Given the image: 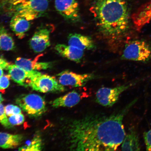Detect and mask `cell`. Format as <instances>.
Here are the masks:
<instances>
[{"label": "cell", "mask_w": 151, "mask_h": 151, "mask_svg": "<svg viewBox=\"0 0 151 151\" xmlns=\"http://www.w3.org/2000/svg\"><path fill=\"white\" fill-rule=\"evenodd\" d=\"M136 28L139 31L151 22V1L137 9L132 16Z\"/></svg>", "instance_id": "12"}, {"label": "cell", "mask_w": 151, "mask_h": 151, "mask_svg": "<svg viewBox=\"0 0 151 151\" xmlns=\"http://www.w3.org/2000/svg\"><path fill=\"white\" fill-rule=\"evenodd\" d=\"M133 84L123 85L112 88H100L96 92V101L103 106L112 107L118 101L121 94L131 87Z\"/></svg>", "instance_id": "7"}, {"label": "cell", "mask_w": 151, "mask_h": 151, "mask_svg": "<svg viewBox=\"0 0 151 151\" xmlns=\"http://www.w3.org/2000/svg\"><path fill=\"white\" fill-rule=\"evenodd\" d=\"M122 58L132 61H148L151 59V47L145 41H132L126 45Z\"/></svg>", "instance_id": "3"}, {"label": "cell", "mask_w": 151, "mask_h": 151, "mask_svg": "<svg viewBox=\"0 0 151 151\" xmlns=\"http://www.w3.org/2000/svg\"><path fill=\"white\" fill-rule=\"evenodd\" d=\"M16 6V14L31 21L45 14L49 2L48 0H25Z\"/></svg>", "instance_id": "5"}, {"label": "cell", "mask_w": 151, "mask_h": 151, "mask_svg": "<svg viewBox=\"0 0 151 151\" xmlns=\"http://www.w3.org/2000/svg\"><path fill=\"white\" fill-rule=\"evenodd\" d=\"M8 120L11 126L19 125L22 124L24 122V117L23 114L21 113L9 116Z\"/></svg>", "instance_id": "23"}, {"label": "cell", "mask_w": 151, "mask_h": 151, "mask_svg": "<svg viewBox=\"0 0 151 151\" xmlns=\"http://www.w3.org/2000/svg\"><path fill=\"white\" fill-rule=\"evenodd\" d=\"M68 43L70 46L80 50H92L95 48V45L90 37L77 33L70 34L68 36Z\"/></svg>", "instance_id": "15"}, {"label": "cell", "mask_w": 151, "mask_h": 151, "mask_svg": "<svg viewBox=\"0 0 151 151\" xmlns=\"http://www.w3.org/2000/svg\"><path fill=\"white\" fill-rule=\"evenodd\" d=\"M9 75H3L0 77V90L6 89L9 86Z\"/></svg>", "instance_id": "25"}, {"label": "cell", "mask_w": 151, "mask_h": 151, "mask_svg": "<svg viewBox=\"0 0 151 151\" xmlns=\"http://www.w3.org/2000/svg\"><path fill=\"white\" fill-rule=\"evenodd\" d=\"M11 64L5 59L0 58V67L3 69L7 70Z\"/></svg>", "instance_id": "27"}, {"label": "cell", "mask_w": 151, "mask_h": 151, "mask_svg": "<svg viewBox=\"0 0 151 151\" xmlns=\"http://www.w3.org/2000/svg\"><path fill=\"white\" fill-rule=\"evenodd\" d=\"M143 137L147 150L151 151V129L145 132L143 134Z\"/></svg>", "instance_id": "26"}, {"label": "cell", "mask_w": 151, "mask_h": 151, "mask_svg": "<svg viewBox=\"0 0 151 151\" xmlns=\"http://www.w3.org/2000/svg\"><path fill=\"white\" fill-rule=\"evenodd\" d=\"M82 99V95L74 90L51 101L50 104L52 107L56 108L72 107L78 104Z\"/></svg>", "instance_id": "13"}, {"label": "cell", "mask_w": 151, "mask_h": 151, "mask_svg": "<svg viewBox=\"0 0 151 151\" xmlns=\"http://www.w3.org/2000/svg\"><path fill=\"white\" fill-rule=\"evenodd\" d=\"M16 103L29 116L38 117L46 111V103L41 96L35 94H24L17 98Z\"/></svg>", "instance_id": "4"}, {"label": "cell", "mask_w": 151, "mask_h": 151, "mask_svg": "<svg viewBox=\"0 0 151 151\" xmlns=\"http://www.w3.org/2000/svg\"><path fill=\"white\" fill-rule=\"evenodd\" d=\"M16 48L14 39L3 25H0V50L12 51Z\"/></svg>", "instance_id": "19"}, {"label": "cell", "mask_w": 151, "mask_h": 151, "mask_svg": "<svg viewBox=\"0 0 151 151\" xmlns=\"http://www.w3.org/2000/svg\"><path fill=\"white\" fill-rule=\"evenodd\" d=\"M41 141L39 137L36 138L29 144L19 149L20 150L39 151L41 150Z\"/></svg>", "instance_id": "21"}, {"label": "cell", "mask_w": 151, "mask_h": 151, "mask_svg": "<svg viewBox=\"0 0 151 151\" xmlns=\"http://www.w3.org/2000/svg\"><path fill=\"white\" fill-rule=\"evenodd\" d=\"M55 6L57 11L68 22L75 23L80 21L78 0H55Z\"/></svg>", "instance_id": "8"}, {"label": "cell", "mask_w": 151, "mask_h": 151, "mask_svg": "<svg viewBox=\"0 0 151 151\" xmlns=\"http://www.w3.org/2000/svg\"><path fill=\"white\" fill-rule=\"evenodd\" d=\"M137 101L135 99L111 114L91 113L69 118L64 129L67 148L70 151L116 150L126 135L124 117Z\"/></svg>", "instance_id": "1"}, {"label": "cell", "mask_w": 151, "mask_h": 151, "mask_svg": "<svg viewBox=\"0 0 151 151\" xmlns=\"http://www.w3.org/2000/svg\"><path fill=\"white\" fill-rule=\"evenodd\" d=\"M4 74V72L3 69L2 68L0 67V77L3 76Z\"/></svg>", "instance_id": "29"}, {"label": "cell", "mask_w": 151, "mask_h": 151, "mask_svg": "<svg viewBox=\"0 0 151 151\" xmlns=\"http://www.w3.org/2000/svg\"><path fill=\"white\" fill-rule=\"evenodd\" d=\"M25 0H0L2 2L11 4L16 6Z\"/></svg>", "instance_id": "28"}, {"label": "cell", "mask_w": 151, "mask_h": 151, "mask_svg": "<svg viewBox=\"0 0 151 151\" xmlns=\"http://www.w3.org/2000/svg\"><path fill=\"white\" fill-rule=\"evenodd\" d=\"M5 109L6 114L8 116L22 113L21 109L20 107L14 105H7L5 107Z\"/></svg>", "instance_id": "24"}, {"label": "cell", "mask_w": 151, "mask_h": 151, "mask_svg": "<svg viewBox=\"0 0 151 151\" xmlns=\"http://www.w3.org/2000/svg\"><path fill=\"white\" fill-rule=\"evenodd\" d=\"M55 49L60 55L77 63L80 62L84 56L83 50L70 45L58 44Z\"/></svg>", "instance_id": "14"}, {"label": "cell", "mask_w": 151, "mask_h": 151, "mask_svg": "<svg viewBox=\"0 0 151 151\" xmlns=\"http://www.w3.org/2000/svg\"><path fill=\"white\" fill-rule=\"evenodd\" d=\"M0 123L6 128H9L12 126L6 114L5 107L1 103H0Z\"/></svg>", "instance_id": "22"}, {"label": "cell", "mask_w": 151, "mask_h": 151, "mask_svg": "<svg viewBox=\"0 0 151 151\" xmlns=\"http://www.w3.org/2000/svg\"><path fill=\"white\" fill-rule=\"evenodd\" d=\"M90 11L99 31L106 36H118L129 26L127 0H97Z\"/></svg>", "instance_id": "2"}, {"label": "cell", "mask_w": 151, "mask_h": 151, "mask_svg": "<svg viewBox=\"0 0 151 151\" xmlns=\"http://www.w3.org/2000/svg\"><path fill=\"white\" fill-rule=\"evenodd\" d=\"M3 98L2 97V96L1 94L0 93V103H1V102H2L4 101Z\"/></svg>", "instance_id": "30"}, {"label": "cell", "mask_w": 151, "mask_h": 151, "mask_svg": "<svg viewBox=\"0 0 151 151\" xmlns=\"http://www.w3.org/2000/svg\"><path fill=\"white\" fill-rule=\"evenodd\" d=\"M52 30L48 26H41L38 28L29 41V45L34 52L44 51L50 45V35Z\"/></svg>", "instance_id": "10"}, {"label": "cell", "mask_w": 151, "mask_h": 151, "mask_svg": "<svg viewBox=\"0 0 151 151\" xmlns=\"http://www.w3.org/2000/svg\"><path fill=\"white\" fill-rule=\"evenodd\" d=\"M10 78L20 86H28L30 79L38 72L36 70H24L16 65H10L8 69Z\"/></svg>", "instance_id": "11"}, {"label": "cell", "mask_w": 151, "mask_h": 151, "mask_svg": "<svg viewBox=\"0 0 151 151\" xmlns=\"http://www.w3.org/2000/svg\"><path fill=\"white\" fill-rule=\"evenodd\" d=\"M122 151H139L141 150L138 134L134 129L129 130L125 135L122 144Z\"/></svg>", "instance_id": "17"}, {"label": "cell", "mask_w": 151, "mask_h": 151, "mask_svg": "<svg viewBox=\"0 0 151 151\" xmlns=\"http://www.w3.org/2000/svg\"><path fill=\"white\" fill-rule=\"evenodd\" d=\"M28 86L34 90L42 93L60 92L67 90L65 87L60 84L55 77L38 72L32 77Z\"/></svg>", "instance_id": "6"}, {"label": "cell", "mask_w": 151, "mask_h": 151, "mask_svg": "<svg viewBox=\"0 0 151 151\" xmlns=\"http://www.w3.org/2000/svg\"><path fill=\"white\" fill-rule=\"evenodd\" d=\"M58 81L64 86L79 87L85 86L88 81L96 78L92 73L78 74L68 70H64L57 75Z\"/></svg>", "instance_id": "9"}, {"label": "cell", "mask_w": 151, "mask_h": 151, "mask_svg": "<svg viewBox=\"0 0 151 151\" xmlns=\"http://www.w3.org/2000/svg\"><path fill=\"white\" fill-rule=\"evenodd\" d=\"M29 21L23 17L15 14L11 20L10 27L16 36L22 39L25 37L26 32L31 27Z\"/></svg>", "instance_id": "16"}, {"label": "cell", "mask_w": 151, "mask_h": 151, "mask_svg": "<svg viewBox=\"0 0 151 151\" xmlns=\"http://www.w3.org/2000/svg\"><path fill=\"white\" fill-rule=\"evenodd\" d=\"M43 56V54H39L34 60L18 58L15 61V65L26 71L37 70L39 63L37 61L39 58Z\"/></svg>", "instance_id": "20"}, {"label": "cell", "mask_w": 151, "mask_h": 151, "mask_svg": "<svg viewBox=\"0 0 151 151\" xmlns=\"http://www.w3.org/2000/svg\"><path fill=\"white\" fill-rule=\"evenodd\" d=\"M22 135L0 132V147L3 149L16 148L23 140Z\"/></svg>", "instance_id": "18"}]
</instances>
